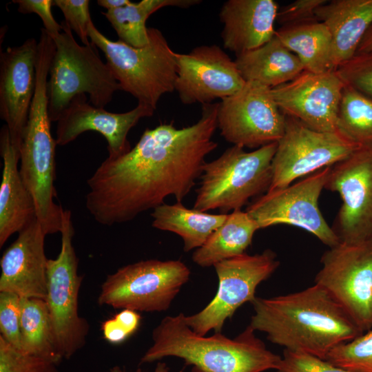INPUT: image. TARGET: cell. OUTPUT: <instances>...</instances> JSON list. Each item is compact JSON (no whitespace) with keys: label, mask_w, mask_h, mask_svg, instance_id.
Here are the masks:
<instances>
[{"label":"cell","mask_w":372,"mask_h":372,"mask_svg":"<svg viewBox=\"0 0 372 372\" xmlns=\"http://www.w3.org/2000/svg\"><path fill=\"white\" fill-rule=\"evenodd\" d=\"M275 35L302 63L304 70L324 73L334 70L332 41L327 26L318 21L281 27Z\"/></svg>","instance_id":"obj_27"},{"label":"cell","mask_w":372,"mask_h":372,"mask_svg":"<svg viewBox=\"0 0 372 372\" xmlns=\"http://www.w3.org/2000/svg\"><path fill=\"white\" fill-rule=\"evenodd\" d=\"M335 72L344 85L372 98V50L355 53Z\"/></svg>","instance_id":"obj_32"},{"label":"cell","mask_w":372,"mask_h":372,"mask_svg":"<svg viewBox=\"0 0 372 372\" xmlns=\"http://www.w3.org/2000/svg\"><path fill=\"white\" fill-rule=\"evenodd\" d=\"M37 48L29 38L0 53V117L19 152L34 94Z\"/></svg>","instance_id":"obj_19"},{"label":"cell","mask_w":372,"mask_h":372,"mask_svg":"<svg viewBox=\"0 0 372 372\" xmlns=\"http://www.w3.org/2000/svg\"><path fill=\"white\" fill-rule=\"evenodd\" d=\"M20 333L19 351L50 360L57 364L62 360L45 300L21 298Z\"/></svg>","instance_id":"obj_28"},{"label":"cell","mask_w":372,"mask_h":372,"mask_svg":"<svg viewBox=\"0 0 372 372\" xmlns=\"http://www.w3.org/2000/svg\"><path fill=\"white\" fill-rule=\"evenodd\" d=\"M258 224L246 211L234 210L223 224L208 238L205 242L194 250L192 260L202 267L214 266L216 263L245 253L251 245Z\"/></svg>","instance_id":"obj_25"},{"label":"cell","mask_w":372,"mask_h":372,"mask_svg":"<svg viewBox=\"0 0 372 372\" xmlns=\"http://www.w3.org/2000/svg\"><path fill=\"white\" fill-rule=\"evenodd\" d=\"M325 189L342 205L332 229L340 242L372 244V148H362L331 167Z\"/></svg>","instance_id":"obj_15"},{"label":"cell","mask_w":372,"mask_h":372,"mask_svg":"<svg viewBox=\"0 0 372 372\" xmlns=\"http://www.w3.org/2000/svg\"><path fill=\"white\" fill-rule=\"evenodd\" d=\"M371 50H372V23L362 39L356 53L367 52Z\"/></svg>","instance_id":"obj_40"},{"label":"cell","mask_w":372,"mask_h":372,"mask_svg":"<svg viewBox=\"0 0 372 372\" xmlns=\"http://www.w3.org/2000/svg\"><path fill=\"white\" fill-rule=\"evenodd\" d=\"M169 370V367L165 362H158L153 372H168ZM106 372H126V370L124 367L120 366H114L109 369ZM134 372H143L141 369L138 368Z\"/></svg>","instance_id":"obj_42"},{"label":"cell","mask_w":372,"mask_h":372,"mask_svg":"<svg viewBox=\"0 0 372 372\" xmlns=\"http://www.w3.org/2000/svg\"><path fill=\"white\" fill-rule=\"evenodd\" d=\"M194 372H200V371H198L197 369H194Z\"/></svg>","instance_id":"obj_43"},{"label":"cell","mask_w":372,"mask_h":372,"mask_svg":"<svg viewBox=\"0 0 372 372\" xmlns=\"http://www.w3.org/2000/svg\"><path fill=\"white\" fill-rule=\"evenodd\" d=\"M278 12L273 0L225 1L219 13L224 48L238 55L267 43L275 36Z\"/></svg>","instance_id":"obj_21"},{"label":"cell","mask_w":372,"mask_h":372,"mask_svg":"<svg viewBox=\"0 0 372 372\" xmlns=\"http://www.w3.org/2000/svg\"><path fill=\"white\" fill-rule=\"evenodd\" d=\"M315 284L341 305L362 333L372 328V244L340 242L324 252Z\"/></svg>","instance_id":"obj_13"},{"label":"cell","mask_w":372,"mask_h":372,"mask_svg":"<svg viewBox=\"0 0 372 372\" xmlns=\"http://www.w3.org/2000/svg\"><path fill=\"white\" fill-rule=\"evenodd\" d=\"M53 5L62 12L65 23L79 37L83 45H87L88 28L92 23L89 0H53Z\"/></svg>","instance_id":"obj_35"},{"label":"cell","mask_w":372,"mask_h":372,"mask_svg":"<svg viewBox=\"0 0 372 372\" xmlns=\"http://www.w3.org/2000/svg\"><path fill=\"white\" fill-rule=\"evenodd\" d=\"M152 340L141 364L176 357L200 372H264L277 371L282 360L267 349L249 325L234 339L221 332L200 335L187 324L183 313L163 318L152 331Z\"/></svg>","instance_id":"obj_3"},{"label":"cell","mask_w":372,"mask_h":372,"mask_svg":"<svg viewBox=\"0 0 372 372\" xmlns=\"http://www.w3.org/2000/svg\"><path fill=\"white\" fill-rule=\"evenodd\" d=\"M331 167L285 187L267 191L257 197L245 211L260 229L277 225H292L311 233L329 248L336 246L340 240L318 206Z\"/></svg>","instance_id":"obj_10"},{"label":"cell","mask_w":372,"mask_h":372,"mask_svg":"<svg viewBox=\"0 0 372 372\" xmlns=\"http://www.w3.org/2000/svg\"><path fill=\"white\" fill-rule=\"evenodd\" d=\"M280 265L276 254L266 249L260 254L246 253L214 265L218 280L214 298L201 311L185 316L190 328L200 335L211 330L221 332L225 321L245 302L256 297L258 286L269 278Z\"/></svg>","instance_id":"obj_11"},{"label":"cell","mask_w":372,"mask_h":372,"mask_svg":"<svg viewBox=\"0 0 372 372\" xmlns=\"http://www.w3.org/2000/svg\"><path fill=\"white\" fill-rule=\"evenodd\" d=\"M278 372H350L326 360L309 354L284 350Z\"/></svg>","instance_id":"obj_37"},{"label":"cell","mask_w":372,"mask_h":372,"mask_svg":"<svg viewBox=\"0 0 372 372\" xmlns=\"http://www.w3.org/2000/svg\"><path fill=\"white\" fill-rule=\"evenodd\" d=\"M154 111L147 105L138 103L126 112H110L93 105L87 101L85 94L76 95L56 121V144L65 145L83 133L94 131L106 139L107 157L121 156L132 148L127 138L130 130L141 118L152 116Z\"/></svg>","instance_id":"obj_18"},{"label":"cell","mask_w":372,"mask_h":372,"mask_svg":"<svg viewBox=\"0 0 372 372\" xmlns=\"http://www.w3.org/2000/svg\"><path fill=\"white\" fill-rule=\"evenodd\" d=\"M201 0H142L102 12L116 31L118 40L132 47L145 45L149 41L146 21L156 11L167 6L188 8L199 4Z\"/></svg>","instance_id":"obj_29"},{"label":"cell","mask_w":372,"mask_h":372,"mask_svg":"<svg viewBox=\"0 0 372 372\" xmlns=\"http://www.w3.org/2000/svg\"><path fill=\"white\" fill-rule=\"evenodd\" d=\"M152 226L179 236L183 250L189 252L201 247L211 234L225 220L227 214H213L189 209L182 202L165 203L153 209Z\"/></svg>","instance_id":"obj_26"},{"label":"cell","mask_w":372,"mask_h":372,"mask_svg":"<svg viewBox=\"0 0 372 372\" xmlns=\"http://www.w3.org/2000/svg\"><path fill=\"white\" fill-rule=\"evenodd\" d=\"M54 48L38 45L36 86L19 147V172L34 200L37 219L46 235L61 232L65 209L55 203L56 139L51 132L47 85Z\"/></svg>","instance_id":"obj_4"},{"label":"cell","mask_w":372,"mask_h":372,"mask_svg":"<svg viewBox=\"0 0 372 372\" xmlns=\"http://www.w3.org/2000/svg\"><path fill=\"white\" fill-rule=\"evenodd\" d=\"M175 90L185 105L212 103L239 91L246 81L236 62L217 45L195 47L189 52H175Z\"/></svg>","instance_id":"obj_16"},{"label":"cell","mask_w":372,"mask_h":372,"mask_svg":"<svg viewBox=\"0 0 372 372\" xmlns=\"http://www.w3.org/2000/svg\"><path fill=\"white\" fill-rule=\"evenodd\" d=\"M332 41L334 70L351 58L372 23V0H332L316 10Z\"/></svg>","instance_id":"obj_23"},{"label":"cell","mask_w":372,"mask_h":372,"mask_svg":"<svg viewBox=\"0 0 372 372\" xmlns=\"http://www.w3.org/2000/svg\"><path fill=\"white\" fill-rule=\"evenodd\" d=\"M61 25L62 31L50 36L55 44L47 85L51 122L58 121L76 95L86 93L90 103L104 108L112 101L115 92L121 91L96 47L92 43L79 44L65 21Z\"/></svg>","instance_id":"obj_6"},{"label":"cell","mask_w":372,"mask_h":372,"mask_svg":"<svg viewBox=\"0 0 372 372\" xmlns=\"http://www.w3.org/2000/svg\"><path fill=\"white\" fill-rule=\"evenodd\" d=\"M0 154L3 160L0 185V247L14 234H19L37 220L32 195L19 172V152L12 145L6 125L0 131Z\"/></svg>","instance_id":"obj_22"},{"label":"cell","mask_w":372,"mask_h":372,"mask_svg":"<svg viewBox=\"0 0 372 372\" xmlns=\"http://www.w3.org/2000/svg\"><path fill=\"white\" fill-rule=\"evenodd\" d=\"M21 297L0 291V336L14 348L21 345Z\"/></svg>","instance_id":"obj_34"},{"label":"cell","mask_w":372,"mask_h":372,"mask_svg":"<svg viewBox=\"0 0 372 372\" xmlns=\"http://www.w3.org/2000/svg\"><path fill=\"white\" fill-rule=\"evenodd\" d=\"M344 83L335 70H304L289 82L271 88L280 111L308 127L325 132L336 130L337 116Z\"/></svg>","instance_id":"obj_17"},{"label":"cell","mask_w":372,"mask_h":372,"mask_svg":"<svg viewBox=\"0 0 372 372\" xmlns=\"http://www.w3.org/2000/svg\"><path fill=\"white\" fill-rule=\"evenodd\" d=\"M45 236L37 219L18 234L0 260V291L45 299L48 260L44 249Z\"/></svg>","instance_id":"obj_20"},{"label":"cell","mask_w":372,"mask_h":372,"mask_svg":"<svg viewBox=\"0 0 372 372\" xmlns=\"http://www.w3.org/2000/svg\"><path fill=\"white\" fill-rule=\"evenodd\" d=\"M141 316L136 311L122 309L112 318L103 321L101 331L104 338L110 343L123 342L138 329Z\"/></svg>","instance_id":"obj_36"},{"label":"cell","mask_w":372,"mask_h":372,"mask_svg":"<svg viewBox=\"0 0 372 372\" xmlns=\"http://www.w3.org/2000/svg\"><path fill=\"white\" fill-rule=\"evenodd\" d=\"M130 2L129 0H98L97 4L110 10L123 7Z\"/></svg>","instance_id":"obj_41"},{"label":"cell","mask_w":372,"mask_h":372,"mask_svg":"<svg viewBox=\"0 0 372 372\" xmlns=\"http://www.w3.org/2000/svg\"><path fill=\"white\" fill-rule=\"evenodd\" d=\"M249 326L285 350L325 360L335 347L362 333L321 286L270 298L256 297Z\"/></svg>","instance_id":"obj_2"},{"label":"cell","mask_w":372,"mask_h":372,"mask_svg":"<svg viewBox=\"0 0 372 372\" xmlns=\"http://www.w3.org/2000/svg\"><path fill=\"white\" fill-rule=\"evenodd\" d=\"M277 142L251 152L233 145L205 162L193 208L221 214L241 209L254 196L267 192L272 180V160Z\"/></svg>","instance_id":"obj_7"},{"label":"cell","mask_w":372,"mask_h":372,"mask_svg":"<svg viewBox=\"0 0 372 372\" xmlns=\"http://www.w3.org/2000/svg\"><path fill=\"white\" fill-rule=\"evenodd\" d=\"M336 130L360 148H372V98L344 85Z\"/></svg>","instance_id":"obj_30"},{"label":"cell","mask_w":372,"mask_h":372,"mask_svg":"<svg viewBox=\"0 0 372 372\" xmlns=\"http://www.w3.org/2000/svg\"><path fill=\"white\" fill-rule=\"evenodd\" d=\"M219 103L202 105L194 124L146 128L125 154L107 157L87 180L85 207L102 225L134 220L172 196L182 202L200 178L206 156L215 150Z\"/></svg>","instance_id":"obj_1"},{"label":"cell","mask_w":372,"mask_h":372,"mask_svg":"<svg viewBox=\"0 0 372 372\" xmlns=\"http://www.w3.org/2000/svg\"><path fill=\"white\" fill-rule=\"evenodd\" d=\"M235 62L245 81L269 88L291 81L304 70L298 56L276 35L260 47L236 55Z\"/></svg>","instance_id":"obj_24"},{"label":"cell","mask_w":372,"mask_h":372,"mask_svg":"<svg viewBox=\"0 0 372 372\" xmlns=\"http://www.w3.org/2000/svg\"><path fill=\"white\" fill-rule=\"evenodd\" d=\"M12 2L18 6L17 10L21 14H37L50 36L62 31L61 23L55 20L52 12L53 0H12Z\"/></svg>","instance_id":"obj_39"},{"label":"cell","mask_w":372,"mask_h":372,"mask_svg":"<svg viewBox=\"0 0 372 372\" xmlns=\"http://www.w3.org/2000/svg\"><path fill=\"white\" fill-rule=\"evenodd\" d=\"M325 360L350 372H372V328L335 347Z\"/></svg>","instance_id":"obj_31"},{"label":"cell","mask_w":372,"mask_h":372,"mask_svg":"<svg viewBox=\"0 0 372 372\" xmlns=\"http://www.w3.org/2000/svg\"><path fill=\"white\" fill-rule=\"evenodd\" d=\"M285 121L271 88L256 81H246L239 91L219 103L217 128L233 145L258 149L278 142Z\"/></svg>","instance_id":"obj_14"},{"label":"cell","mask_w":372,"mask_h":372,"mask_svg":"<svg viewBox=\"0 0 372 372\" xmlns=\"http://www.w3.org/2000/svg\"><path fill=\"white\" fill-rule=\"evenodd\" d=\"M57 365L23 353L0 336V372H58Z\"/></svg>","instance_id":"obj_33"},{"label":"cell","mask_w":372,"mask_h":372,"mask_svg":"<svg viewBox=\"0 0 372 372\" xmlns=\"http://www.w3.org/2000/svg\"><path fill=\"white\" fill-rule=\"evenodd\" d=\"M190 275L189 268L180 260L149 259L128 264L107 276L98 303L137 312L166 311Z\"/></svg>","instance_id":"obj_8"},{"label":"cell","mask_w":372,"mask_h":372,"mask_svg":"<svg viewBox=\"0 0 372 372\" xmlns=\"http://www.w3.org/2000/svg\"><path fill=\"white\" fill-rule=\"evenodd\" d=\"M326 0H296L278 12L276 20L283 26L318 21L316 10Z\"/></svg>","instance_id":"obj_38"},{"label":"cell","mask_w":372,"mask_h":372,"mask_svg":"<svg viewBox=\"0 0 372 372\" xmlns=\"http://www.w3.org/2000/svg\"><path fill=\"white\" fill-rule=\"evenodd\" d=\"M88 35L91 43L103 52L121 91L130 94L138 103L156 110L161 96L175 90V52L160 30L148 28V43L140 48L109 39L93 22Z\"/></svg>","instance_id":"obj_5"},{"label":"cell","mask_w":372,"mask_h":372,"mask_svg":"<svg viewBox=\"0 0 372 372\" xmlns=\"http://www.w3.org/2000/svg\"><path fill=\"white\" fill-rule=\"evenodd\" d=\"M70 210L63 214L61 250L48 259L47 303L57 349L70 359L85 345L89 324L79 313V294L83 276L78 273L79 260L72 244L74 229Z\"/></svg>","instance_id":"obj_9"},{"label":"cell","mask_w":372,"mask_h":372,"mask_svg":"<svg viewBox=\"0 0 372 372\" xmlns=\"http://www.w3.org/2000/svg\"><path fill=\"white\" fill-rule=\"evenodd\" d=\"M360 149L338 132L316 131L286 116L285 132L277 142L272 160V180L268 191L285 187L331 167Z\"/></svg>","instance_id":"obj_12"}]
</instances>
